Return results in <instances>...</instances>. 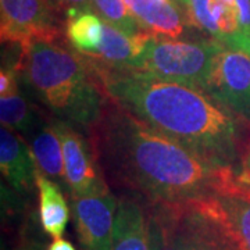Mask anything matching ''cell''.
<instances>
[{
	"label": "cell",
	"instance_id": "cell-4",
	"mask_svg": "<svg viewBox=\"0 0 250 250\" xmlns=\"http://www.w3.org/2000/svg\"><path fill=\"white\" fill-rule=\"evenodd\" d=\"M153 250H242L213 199L152 203Z\"/></svg>",
	"mask_w": 250,
	"mask_h": 250
},
{
	"label": "cell",
	"instance_id": "cell-7",
	"mask_svg": "<svg viewBox=\"0 0 250 250\" xmlns=\"http://www.w3.org/2000/svg\"><path fill=\"white\" fill-rule=\"evenodd\" d=\"M205 92L250 123V54L218 43Z\"/></svg>",
	"mask_w": 250,
	"mask_h": 250
},
{
	"label": "cell",
	"instance_id": "cell-24",
	"mask_svg": "<svg viewBox=\"0 0 250 250\" xmlns=\"http://www.w3.org/2000/svg\"><path fill=\"white\" fill-rule=\"evenodd\" d=\"M47 250H75V248L72 246L71 242H68L67 239H62V238H59V239H54L53 243L49 246Z\"/></svg>",
	"mask_w": 250,
	"mask_h": 250
},
{
	"label": "cell",
	"instance_id": "cell-19",
	"mask_svg": "<svg viewBox=\"0 0 250 250\" xmlns=\"http://www.w3.org/2000/svg\"><path fill=\"white\" fill-rule=\"evenodd\" d=\"M0 120L1 126L27 139L43 123L20 90L9 96H0Z\"/></svg>",
	"mask_w": 250,
	"mask_h": 250
},
{
	"label": "cell",
	"instance_id": "cell-3",
	"mask_svg": "<svg viewBox=\"0 0 250 250\" xmlns=\"http://www.w3.org/2000/svg\"><path fill=\"white\" fill-rule=\"evenodd\" d=\"M56 39H32L21 45L18 71L27 86L59 120L93 126L104 116V99L83 56Z\"/></svg>",
	"mask_w": 250,
	"mask_h": 250
},
{
	"label": "cell",
	"instance_id": "cell-22",
	"mask_svg": "<svg viewBox=\"0 0 250 250\" xmlns=\"http://www.w3.org/2000/svg\"><path fill=\"white\" fill-rule=\"evenodd\" d=\"M236 181L242 185L250 187V142L246 152L242 154L241 164L236 171Z\"/></svg>",
	"mask_w": 250,
	"mask_h": 250
},
{
	"label": "cell",
	"instance_id": "cell-17",
	"mask_svg": "<svg viewBox=\"0 0 250 250\" xmlns=\"http://www.w3.org/2000/svg\"><path fill=\"white\" fill-rule=\"evenodd\" d=\"M36 188L39 193V218L41 225L49 236L62 238L70 220V207L65 202L60 185L36 172Z\"/></svg>",
	"mask_w": 250,
	"mask_h": 250
},
{
	"label": "cell",
	"instance_id": "cell-16",
	"mask_svg": "<svg viewBox=\"0 0 250 250\" xmlns=\"http://www.w3.org/2000/svg\"><path fill=\"white\" fill-rule=\"evenodd\" d=\"M28 141L38 171L54 181L57 185L68 189L65 181L62 141L54 128L53 121H43L36 128L35 132L28 138Z\"/></svg>",
	"mask_w": 250,
	"mask_h": 250
},
{
	"label": "cell",
	"instance_id": "cell-26",
	"mask_svg": "<svg viewBox=\"0 0 250 250\" xmlns=\"http://www.w3.org/2000/svg\"><path fill=\"white\" fill-rule=\"evenodd\" d=\"M179 1H181V3H182V6H184V0H179Z\"/></svg>",
	"mask_w": 250,
	"mask_h": 250
},
{
	"label": "cell",
	"instance_id": "cell-9",
	"mask_svg": "<svg viewBox=\"0 0 250 250\" xmlns=\"http://www.w3.org/2000/svg\"><path fill=\"white\" fill-rule=\"evenodd\" d=\"M1 42L24 45L32 39L60 38L50 0H0Z\"/></svg>",
	"mask_w": 250,
	"mask_h": 250
},
{
	"label": "cell",
	"instance_id": "cell-25",
	"mask_svg": "<svg viewBox=\"0 0 250 250\" xmlns=\"http://www.w3.org/2000/svg\"><path fill=\"white\" fill-rule=\"evenodd\" d=\"M25 250H42V248H41V246H38L36 243H32V245L27 246V249Z\"/></svg>",
	"mask_w": 250,
	"mask_h": 250
},
{
	"label": "cell",
	"instance_id": "cell-18",
	"mask_svg": "<svg viewBox=\"0 0 250 250\" xmlns=\"http://www.w3.org/2000/svg\"><path fill=\"white\" fill-rule=\"evenodd\" d=\"M103 24L95 11L68 10L65 34L71 47L82 56H95L103 41Z\"/></svg>",
	"mask_w": 250,
	"mask_h": 250
},
{
	"label": "cell",
	"instance_id": "cell-10",
	"mask_svg": "<svg viewBox=\"0 0 250 250\" xmlns=\"http://www.w3.org/2000/svg\"><path fill=\"white\" fill-rule=\"evenodd\" d=\"M72 215L83 250H113L118 202L110 190L71 196Z\"/></svg>",
	"mask_w": 250,
	"mask_h": 250
},
{
	"label": "cell",
	"instance_id": "cell-1",
	"mask_svg": "<svg viewBox=\"0 0 250 250\" xmlns=\"http://www.w3.org/2000/svg\"><path fill=\"white\" fill-rule=\"evenodd\" d=\"M98 149L108 172L152 203L207 200L236 179L118 106L98 124Z\"/></svg>",
	"mask_w": 250,
	"mask_h": 250
},
{
	"label": "cell",
	"instance_id": "cell-2",
	"mask_svg": "<svg viewBox=\"0 0 250 250\" xmlns=\"http://www.w3.org/2000/svg\"><path fill=\"white\" fill-rule=\"evenodd\" d=\"M88 65L116 106L217 166L238 171V121L205 90L145 72Z\"/></svg>",
	"mask_w": 250,
	"mask_h": 250
},
{
	"label": "cell",
	"instance_id": "cell-23",
	"mask_svg": "<svg viewBox=\"0 0 250 250\" xmlns=\"http://www.w3.org/2000/svg\"><path fill=\"white\" fill-rule=\"evenodd\" d=\"M50 1L54 3V4H57L59 7H64L67 11L71 9L95 11V9H93V0H50Z\"/></svg>",
	"mask_w": 250,
	"mask_h": 250
},
{
	"label": "cell",
	"instance_id": "cell-8",
	"mask_svg": "<svg viewBox=\"0 0 250 250\" xmlns=\"http://www.w3.org/2000/svg\"><path fill=\"white\" fill-rule=\"evenodd\" d=\"M60 136L64 157L65 181L71 196H83L104 192L108 188L88 139L75 129V125L53 120Z\"/></svg>",
	"mask_w": 250,
	"mask_h": 250
},
{
	"label": "cell",
	"instance_id": "cell-6",
	"mask_svg": "<svg viewBox=\"0 0 250 250\" xmlns=\"http://www.w3.org/2000/svg\"><path fill=\"white\" fill-rule=\"evenodd\" d=\"M184 7L193 27L250 54V0H184Z\"/></svg>",
	"mask_w": 250,
	"mask_h": 250
},
{
	"label": "cell",
	"instance_id": "cell-11",
	"mask_svg": "<svg viewBox=\"0 0 250 250\" xmlns=\"http://www.w3.org/2000/svg\"><path fill=\"white\" fill-rule=\"evenodd\" d=\"M103 22V41L95 56H83L86 62L107 70L136 71L150 32L142 31L139 35L129 36L106 21Z\"/></svg>",
	"mask_w": 250,
	"mask_h": 250
},
{
	"label": "cell",
	"instance_id": "cell-21",
	"mask_svg": "<svg viewBox=\"0 0 250 250\" xmlns=\"http://www.w3.org/2000/svg\"><path fill=\"white\" fill-rule=\"evenodd\" d=\"M18 65H3L0 71V96H9L20 90L18 88Z\"/></svg>",
	"mask_w": 250,
	"mask_h": 250
},
{
	"label": "cell",
	"instance_id": "cell-13",
	"mask_svg": "<svg viewBox=\"0 0 250 250\" xmlns=\"http://www.w3.org/2000/svg\"><path fill=\"white\" fill-rule=\"evenodd\" d=\"M0 168L10 187L18 192H29L36 185L38 168L29 145L6 126L0 129Z\"/></svg>",
	"mask_w": 250,
	"mask_h": 250
},
{
	"label": "cell",
	"instance_id": "cell-14",
	"mask_svg": "<svg viewBox=\"0 0 250 250\" xmlns=\"http://www.w3.org/2000/svg\"><path fill=\"white\" fill-rule=\"evenodd\" d=\"M113 250H153L149 215L131 199H121L117 206Z\"/></svg>",
	"mask_w": 250,
	"mask_h": 250
},
{
	"label": "cell",
	"instance_id": "cell-15",
	"mask_svg": "<svg viewBox=\"0 0 250 250\" xmlns=\"http://www.w3.org/2000/svg\"><path fill=\"white\" fill-rule=\"evenodd\" d=\"M242 250H250V187L236 179L211 197Z\"/></svg>",
	"mask_w": 250,
	"mask_h": 250
},
{
	"label": "cell",
	"instance_id": "cell-5",
	"mask_svg": "<svg viewBox=\"0 0 250 250\" xmlns=\"http://www.w3.org/2000/svg\"><path fill=\"white\" fill-rule=\"evenodd\" d=\"M217 47L214 39H174L150 34L136 71L205 90Z\"/></svg>",
	"mask_w": 250,
	"mask_h": 250
},
{
	"label": "cell",
	"instance_id": "cell-12",
	"mask_svg": "<svg viewBox=\"0 0 250 250\" xmlns=\"http://www.w3.org/2000/svg\"><path fill=\"white\" fill-rule=\"evenodd\" d=\"M142 31L153 35L179 39L189 34L193 24L187 10L163 0H124Z\"/></svg>",
	"mask_w": 250,
	"mask_h": 250
},
{
	"label": "cell",
	"instance_id": "cell-20",
	"mask_svg": "<svg viewBox=\"0 0 250 250\" xmlns=\"http://www.w3.org/2000/svg\"><path fill=\"white\" fill-rule=\"evenodd\" d=\"M93 9L103 21L121 29L126 35L136 36L142 32L124 0H93Z\"/></svg>",
	"mask_w": 250,
	"mask_h": 250
}]
</instances>
